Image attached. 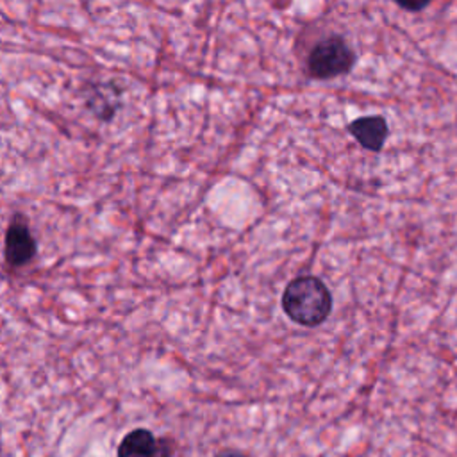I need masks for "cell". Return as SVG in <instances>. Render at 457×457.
I'll use <instances>...</instances> for the list:
<instances>
[{"instance_id":"7","label":"cell","mask_w":457,"mask_h":457,"mask_svg":"<svg viewBox=\"0 0 457 457\" xmlns=\"http://www.w3.org/2000/svg\"><path fill=\"white\" fill-rule=\"evenodd\" d=\"M403 9H409V11H418L421 7H425L427 4H400Z\"/></svg>"},{"instance_id":"5","label":"cell","mask_w":457,"mask_h":457,"mask_svg":"<svg viewBox=\"0 0 457 457\" xmlns=\"http://www.w3.org/2000/svg\"><path fill=\"white\" fill-rule=\"evenodd\" d=\"M348 130L362 148L371 152H378L384 146L386 137L389 134L387 121L382 116L357 118L348 125Z\"/></svg>"},{"instance_id":"3","label":"cell","mask_w":457,"mask_h":457,"mask_svg":"<svg viewBox=\"0 0 457 457\" xmlns=\"http://www.w3.org/2000/svg\"><path fill=\"white\" fill-rule=\"evenodd\" d=\"M118 457H173V450L168 439L139 427L123 436L118 445Z\"/></svg>"},{"instance_id":"2","label":"cell","mask_w":457,"mask_h":457,"mask_svg":"<svg viewBox=\"0 0 457 457\" xmlns=\"http://www.w3.org/2000/svg\"><path fill=\"white\" fill-rule=\"evenodd\" d=\"M355 54L350 45L339 36L320 39L309 52L307 70L314 79H332L352 70Z\"/></svg>"},{"instance_id":"1","label":"cell","mask_w":457,"mask_h":457,"mask_svg":"<svg viewBox=\"0 0 457 457\" xmlns=\"http://www.w3.org/2000/svg\"><path fill=\"white\" fill-rule=\"evenodd\" d=\"M282 309L293 321L303 327H314L328 318L332 296L318 277H296L282 293Z\"/></svg>"},{"instance_id":"6","label":"cell","mask_w":457,"mask_h":457,"mask_svg":"<svg viewBox=\"0 0 457 457\" xmlns=\"http://www.w3.org/2000/svg\"><path fill=\"white\" fill-rule=\"evenodd\" d=\"M214 457H248V455L239 452V450H221Z\"/></svg>"},{"instance_id":"4","label":"cell","mask_w":457,"mask_h":457,"mask_svg":"<svg viewBox=\"0 0 457 457\" xmlns=\"http://www.w3.org/2000/svg\"><path fill=\"white\" fill-rule=\"evenodd\" d=\"M36 255V239L23 221H12L5 232V261L23 266Z\"/></svg>"}]
</instances>
